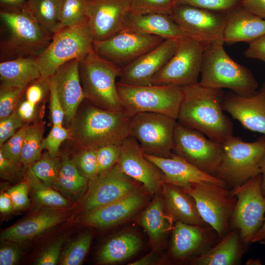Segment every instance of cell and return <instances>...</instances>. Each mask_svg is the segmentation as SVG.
<instances>
[{
	"label": "cell",
	"instance_id": "6da1fadb",
	"mask_svg": "<svg viewBox=\"0 0 265 265\" xmlns=\"http://www.w3.org/2000/svg\"><path fill=\"white\" fill-rule=\"evenodd\" d=\"M183 90L177 122L222 144L233 136V122L223 113L222 89L206 87L198 82Z\"/></svg>",
	"mask_w": 265,
	"mask_h": 265
},
{
	"label": "cell",
	"instance_id": "7a4b0ae2",
	"mask_svg": "<svg viewBox=\"0 0 265 265\" xmlns=\"http://www.w3.org/2000/svg\"><path fill=\"white\" fill-rule=\"evenodd\" d=\"M131 117L124 110H105L88 102L79 108L70 122L69 140L77 151L121 144L131 135Z\"/></svg>",
	"mask_w": 265,
	"mask_h": 265
},
{
	"label": "cell",
	"instance_id": "3957f363",
	"mask_svg": "<svg viewBox=\"0 0 265 265\" xmlns=\"http://www.w3.org/2000/svg\"><path fill=\"white\" fill-rule=\"evenodd\" d=\"M224 43L205 45L199 82L206 87L227 88L243 97L253 96L259 89L257 80L249 69L230 57Z\"/></svg>",
	"mask_w": 265,
	"mask_h": 265
},
{
	"label": "cell",
	"instance_id": "277c9868",
	"mask_svg": "<svg viewBox=\"0 0 265 265\" xmlns=\"http://www.w3.org/2000/svg\"><path fill=\"white\" fill-rule=\"evenodd\" d=\"M121 69L92 50L79 62L85 100L103 109L124 110L116 82Z\"/></svg>",
	"mask_w": 265,
	"mask_h": 265
},
{
	"label": "cell",
	"instance_id": "5b68a950",
	"mask_svg": "<svg viewBox=\"0 0 265 265\" xmlns=\"http://www.w3.org/2000/svg\"><path fill=\"white\" fill-rule=\"evenodd\" d=\"M94 40L87 21L62 28L36 57L41 81H46L65 63L83 59L93 49Z\"/></svg>",
	"mask_w": 265,
	"mask_h": 265
},
{
	"label": "cell",
	"instance_id": "8992f818",
	"mask_svg": "<svg viewBox=\"0 0 265 265\" xmlns=\"http://www.w3.org/2000/svg\"><path fill=\"white\" fill-rule=\"evenodd\" d=\"M223 145L221 160L215 176L232 189L261 174L260 161L265 148V135L251 142L233 136Z\"/></svg>",
	"mask_w": 265,
	"mask_h": 265
},
{
	"label": "cell",
	"instance_id": "52a82bcc",
	"mask_svg": "<svg viewBox=\"0 0 265 265\" xmlns=\"http://www.w3.org/2000/svg\"><path fill=\"white\" fill-rule=\"evenodd\" d=\"M123 109L131 117L140 113H160L177 120L183 87L171 85H130L117 82Z\"/></svg>",
	"mask_w": 265,
	"mask_h": 265
},
{
	"label": "cell",
	"instance_id": "ba28073f",
	"mask_svg": "<svg viewBox=\"0 0 265 265\" xmlns=\"http://www.w3.org/2000/svg\"><path fill=\"white\" fill-rule=\"evenodd\" d=\"M183 189L194 199L205 222L220 238L225 236L230 231V219L237 202L231 190L205 181L191 183Z\"/></svg>",
	"mask_w": 265,
	"mask_h": 265
},
{
	"label": "cell",
	"instance_id": "9c48e42d",
	"mask_svg": "<svg viewBox=\"0 0 265 265\" xmlns=\"http://www.w3.org/2000/svg\"><path fill=\"white\" fill-rule=\"evenodd\" d=\"M206 44L192 37L178 38L174 54L154 77L152 84L184 87L198 82Z\"/></svg>",
	"mask_w": 265,
	"mask_h": 265
},
{
	"label": "cell",
	"instance_id": "30bf717a",
	"mask_svg": "<svg viewBox=\"0 0 265 265\" xmlns=\"http://www.w3.org/2000/svg\"><path fill=\"white\" fill-rule=\"evenodd\" d=\"M262 176L259 174L231 189L237 202L230 226L239 232L245 244L251 243L253 236L265 219V195L262 192Z\"/></svg>",
	"mask_w": 265,
	"mask_h": 265
},
{
	"label": "cell",
	"instance_id": "8fae6325",
	"mask_svg": "<svg viewBox=\"0 0 265 265\" xmlns=\"http://www.w3.org/2000/svg\"><path fill=\"white\" fill-rule=\"evenodd\" d=\"M177 120L164 114L143 112L131 117V135L144 153L159 157H172Z\"/></svg>",
	"mask_w": 265,
	"mask_h": 265
},
{
	"label": "cell",
	"instance_id": "7c38bea8",
	"mask_svg": "<svg viewBox=\"0 0 265 265\" xmlns=\"http://www.w3.org/2000/svg\"><path fill=\"white\" fill-rule=\"evenodd\" d=\"M173 153L183 158L203 171L215 176L222 156L223 145L177 121Z\"/></svg>",
	"mask_w": 265,
	"mask_h": 265
},
{
	"label": "cell",
	"instance_id": "4fadbf2b",
	"mask_svg": "<svg viewBox=\"0 0 265 265\" xmlns=\"http://www.w3.org/2000/svg\"><path fill=\"white\" fill-rule=\"evenodd\" d=\"M0 18L7 28L9 36L5 47L8 51L19 54L38 55L49 44L48 34L24 8L1 9Z\"/></svg>",
	"mask_w": 265,
	"mask_h": 265
},
{
	"label": "cell",
	"instance_id": "5bb4252c",
	"mask_svg": "<svg viewBox=\"0 0 265 265\" xmlns=\"http://www.w3.org/2000/svg\"><path fill=\"white\" fill-rule=\"evenodd\" d=\"M164 40L125 27L108 38L94 41L93 49L102 57L123 68L158 46Z\"/></svg>",
	"mask_w": 265,
	"mask_h": 265
},
{
	"label": "cell",
	"instance_id": "9a60e30c",
	"mask_svg": "<svg viewBox=\"0 0 265 265\" xmlns=\"http://www.w3.org/2000/svg\"><path fill=\"white\" fill-rule=\"evenodd\" d=\"M227 15V12L184 4L176 5L169 14L193 37L205 44L223 42Z\"/></svg>",
	"mask_w": 265,
	"mask_h": 265
},
{
	"label": "cell",
	"instance_id": "2e32d148",
	"mask_svg": "<svg viewBox=\"0 0 265 265\" xmlns=\"http://www.w3.org/2000/svg\"><path fill=\"white\" fill-rule=\"evenodd\" d=\"M116 164L88 181L82 206L85 213L119 199L137 189V183Z\"/></svg>",
	"mask_w": 265,
	"mask_h": 265
},
{
	"label": "cell",
	"instance_id": "e0dca14e",
	"mask_svg": "<svg viewBox=\"0 0 265 265\" xmlns=\"http://www.w3.org/2000/svg\"><path fill=\"white\" fill-rule=\"evenodd\" d=\"M121 153L117 163L127 175L142 184L151 193L158 192L164 184L163 174L144 156L136 139L132 135L121 143Z\"/></svg>",
	"mask_w": 265,
	"mask_h": 265
},
{
	"label": "cell",
	"instance_id": "ac0fdd59",
	"mask_svg": "<svg viewBox=\"0 0 265 265\" xmlns=\"http://www.w3.org/2000/svg\"><path fill=\"white\" fill-rule=\"evenodd\" d=\"M131 0H89L87 23L94 41L105 40L125 27Z\"/></svg>",
	"mask_w": 265,
	"mask_h": 265
},
{
	"label": "cell",
	"instance_id": "d6986e66",
	"mask_svg": "<svg viewBox=\"0 0 265 265\" xmlns=\"http://www.w3.org/2000/svg\"><path fill=\"white\" fill-rule=\"evenodd\" d=\"M178 39L164 40L155 48L122 68L117 83L130 85L152 84L154 77L174 54Z\"/></svg>",
	"mask_w": 265,
	"mask_h": 265
},
{
	"label": "cell",
	"instance_id": "ffe728a7",
	"mask_svg": "<svg viewBox=\"0 0 265 265\" xmlns=\"http://www.w3.org/2000/svg\"><path fill=\"white\" fill-rule=\"evenodd\" d=\"M222 106L244 128L265 135V81L252 96L225 94Z\"/></svg>",
	"mask_w": 265,
	"mask_h": 265
},
{
	"label": "cell",
	"instance_id": "44dd1931",
	"mask_svg": "<svg viewBox=\"0 0 265 265\" xmlns=\"http://www.w3.org/2000/svg\"><path fill=\"white\" fill-rule=\"evenodd\" d=\"M144 155L161 171L164 183L185 188L191 183L205 181L227 187L220 179L203 171L177 155L174 154L169 158L145 153Z\"/></svg>",
	"mask_w": 265,
	"mask_h": 265
},
{
	"label": "cell",
	"instance_id": "7402d4cb",
	"mask_svg": "<svg viewBox=\"0 0 265 265\" xmlns=\"http://www.w3.org/2000/svg\"><path fill=\"white\" fill-rule=\"evenodd\" d=\"M79 62L74 59L65 63L49 79L54 84L64 111V121L69 123L85 100L80 76Z\"/></svg>",
	"mask_w": 265,
	"mask_h": 265
},
{
	"label": "cell",
	"instance_id": "603a6c76",
	"mask_svg": "<svg viewBox=\"0 0 265 265\" xmlns=\"http://www.w3.org/2000/svg\"><path fill=\"white\" fill-rule=\"evenodd\" d=\"M145 202L143 193L136 189L114 202L85 213L84 222L96 228H106L122 222L136 212Z\"/></svg>",
	"mask_w": 265,
	"mask_h": 265
},
{
	"label": "cell",
	"instance_id": "cb8c5ba5",
	"mask_svg": "<svg viewBox=\"0 0 265 265\" xmlns=\"http://www.w3.org/2000/svg\"><path fill=\"white\" fill-rule=\"evenodd\" d=\"M265 34V19L240 4L227 12L223 33L224 43H248Z\"/></svg>",
	"mask_w": 265,
	"mask_h": 265
},
{
	"label": "cell",
	"instance_id": "d4e9b609",
	"mask_svg": "<svg viewBox=\"0 0 265 265\" xmlns=\"http://www.w3.org/2000/svg\"><path fill=\"white\" fill-rule=\"evenodd\" d=\"M212 230L208 226L175 222L170 246L172 256L177 260H183L196 252L206 251L205 249L212 241Z\"/></svg>",
	"mask_w": 265,
	"mask_h": 265
},
{
	"label": "cell",
	"instance_id": "484cf974",
	"mask_svg": "<svg viewBox=\"0 0 265 265\" xmlns=\"http://www.w3.org/2000/svg\"><path fill=\"white\" fill-rule=\"evenodd\" d=\"M125 27L157 36L164 40L192 37L176 23L169 15L166 14L138 15L130 12L127 16Z\"/></svg>",
	"mask_w": 265,
	"mask_h": 265
},
{
	"label": "cell",
	"instance_id": "4316f807",
	"mask_svg": "<svg viewBox=\"0 0 265 265\" xmlns=\"http://www.w3.org/2000/svg\"><path fill=\"white\" fill-rule=\"evenodd\" d=\"M161 191L166 210L174 222L209 226L202 218L193 198L184 189L164 183Z\"/></svg>",
	"mask_w": 265,
	"mask_h": 265
},
{
	"label": "cell",
	"instance_id": "83f0119b",
	"mask_svg": "<svg viewBox=\"0 0 265 265\" xmlns=\"http://www.w3.org/2000/svg\"><path fill=\"white\" fill-rule=\"evenodd\" d=\"M244 244L239 232L237 229H232L217 244L195 257L191 264L195 265H238L244 252Z\"/></svg>",
	"mask_w": 265,
	"mask_h": 265
},
{
	"label": "cell",
	"instance_id": "f1b7e54d",
	"mask_svg": "<svg viewBox=\"0 0 265 265\" xmlns=\"http://www.w3.org/2000/svg\"><path fill=\"white\" fill-rule=\"evenodd\" d=\"M64 215L54 210H45L2 231L1 239L14 242L30 239L61 222Z\"/></svg>",
	"mask_w": 265,
	"mask_h": 265
},
{
	"label": "cell",
	"instance_id": "f546056e",
	"mask_svg": "<svg viewBox=\"0 0 265 265\" xmlns=\"http://www.w3.org/2000/svg\"><path fill=\"white\" fill-rule=\"evenodd\" d=\"M40 78L36 57L21 56L0 63V85L27 87Z\"/></svg>",
	"mask_w": 265,
	"mask_h": 265
},
{
	"label": "cell",
	"instance_id": "4dcf8cb0",
	"mask_svg": "<svg viewBox=\"0 0 265 265\" xmlns=\"http://www.w3.org/2000/svg\"><path fill=\"white\" fill-rule=\"evenodd\" d=\"M174 222L164 201L159 197L154 200L139 219V224L147 233L151 241L155 243L173 229Z\"/></svg>",
	"mask_w": 265,
	"mask_h": 265
},
{
	"label": "cell",
	"instance_id": "1f68e13d",
	"mask_svg": "<svg viewBox=\"0 0 265 265\" xmlns=\"http://www.w3.org/2000/svg\"><path fill=\"white\" fill-rule=\"evenodd\" d=\"M140 238L132 233H125L109 240L100 250L97 260L101 264H112L126 260L140 249Z\"/></svg>",
	"mask_w": 265,
	"mask_h": 265
},
{
	"label": "cell",
	"instance_id": "d6a6232c",
	"mask_svg": "<svg viewBox=\"0 0 265 265\" xmlns=\"http://www.w3.org/2000/svg\"><path fill=\"white\" fill-rule=\"evenodd\" d=\"M88 181L80 172L71 159L63 155L54 187L69 197L77 199L87 190Z\"/></svg>",
	"mask_w": 265,
	"mask_h": 265
},
{
	"label": "cell",
	"instance_id": "836d02e7",
	"mask_svg": "<svg viewBox=\"0 0 265 265\" xmlns=\"http://www.w3.org/2000/svg\"><path fill=\"white\" fill-rule=\"evenodd\" d=\"M61 0H27L23 8L47 32L59 29Z\"/></svg>",
	"mask_w": 265,
	"mask_h": 265
},
{
	"label": "cell",
	"instance_id": "e575fe53",
	"mask_svg": "<svg viewBox=\"0 0 265 265\" xmlns=\"http://www.w3.org/2000/svg\"><path fill=\"white\" fill-rule=\"evenodd\" d=\"M44 126V123L40 121L29 125L27 127L19 160L22 165L32 163L41 158Z\"/></svg>",
	"mask_w": 265,
	"mask_h": 265
},
{
	"label": "cell",
	"instance_id": "d590c367",
	"mask_svg": "<svg viewBox=\"0 0 265 265\" xmlns=\"http://www.w3.org/2000/svg\"><path fill=\"white\" fill-rule=\"evenodd\" d=\"M26 178L38 204L46 207L55 208L65 207L69 205V202L67 199L52 189V187L41 182L34 175L30 168L26 171Z\"/></svg>",
	"mask_w": 265,
	"mask_h": 265
},
{
	"label": "cell",
	"instance_id": "8d00e7d4",
	"mask_svg": "<svg viewBox=\"0 0 265 265\" xmlns=\"http://www.w3.org/2000/svg\"><path fill=\"white\" fill-rule=\"evenodd\" d=\"M89 1V0H61L58 30L87 21Z\"/></svg>",
	"mask_w": 265,
	"mask_h": 265
},
{
	"label": "cell",
	"instance_id": "74e56055",
	"mask_svg": "<svg viewBox=\"0 0 265 265\" xmlns=\"http://www.w3.org/2000/svg\"><path fill=\"white\" fill-rule=\"evenodd\" d=\"M61 166L58 157H53L47 152L33 162L30 167L34 175L44 184L54 187Z\"/></svg>",
	"mask_w": 265,
	"mask_h": 265
},
{
	"label": "cell",
	"instance_id": "f35d334b",
	"mask_svg": "<svg viewBox=\"0 0 265 265\" xmlns=\"http://www.w3.org/2000/svg\"><path fill=\"white\" fill-rule=\"evenodd\" d=\"M91 235L84 233L67 247L60 259L62 265H80L85 257L90 245Z\"/></svg>",
	"mask_w": 265,
	"mask_h": 265
},
{
	"label": "cell",
	"instance_id": "ab89813d",
	"mask_svg": "<svg viewBox=\"0 0 265 265\" xmlns=\"http://www.w3.org/2000/svg\"><path fill=\"white\" fill-rule=\"evenodd\" d=\"M71 160L80 172L88 181L97 176L96 148H89L77 150Z\"/></svg>",
	"mask_w": 265,
	"mask_h": 265
},
{
	"label": "cell",
	"instance_id": "60d3db41",
	"mask_svg": "<svg viewBox=\"0 0 265 265\" xmlns=\"http://www.w3.org/2000/svg\"><path fill=\"white\" fill-rule=\"evenodd\" d=\"M176 0H131L130 13L134 14L162 13L169 15Z\"/></svg>",
	"mask_w": 265,
	"mask_h": 265
},
{
	"label": "cell",
	"instance_id": "b9f144b4",
	"mask_svg": "<svg viewBox=\"0 0 265 265\" xmlns=\"http://www.w3.org/2000/svg\"><path fill=\"white\" fill-rule=\"evenodd\" d=\"M26 87L0 85V120L10 115L16 110Z\"/></svg>",
	"mask_w": 265,
	"mask_h": 265
},
{
	"label": "cell",
	"instance_id": "7bdbcfd3",
	"mask_svg": "<svg viewBox=\"0 0 265 265\" xmlns=\"http://www.w3.org/2000/svg\"><path fill=\"white\" fill-rule=\"evenodd\" d=\"M121 153V144H110L97 149V175L117 164Z\"/></svg>",
	"mask_w": 265,
	"mask_h": 265
},
{
	"label": "cell",
	"instance_id": "ee69618b",
	"mask_svg": "<svg viewBox=\"0 0 265 265\" xmlns=\"http://www.w3.org/2000/svg\"><path fill=\"white\" fill-rule=\"evenodd\" d=\"M70 138L69 128L66 129L63 126L53 125L48 134L42 140V149H46L53 157H58L61 144L65 140H69Z\"/></svg>",
	"mask_w": 265,
	"mask_h": 265
},
{
	"label": "cell",
	"instance_id": "f6af8a7d",
	"mask_svg": "<svg viewBox=\"0 0 265 265\" xmlns=\"http://www.w3.org/2000/svg\"><path fill=\"white\" fill-rule=\"evenodd\" d=\"M29 124H26L0 146V152L9 160L19 163L26 131Z\"/></svg>",
	"mask_w": 265,
	"mask_h": 265
},
{
	"label": "cell",
	"instance_id": "bcb514c9",
	"mask_svg": "<svg viewBox=\"0 0 265 265\" xmlns=\"http://www.w3.org/2000/svg\"><path fill=\"white\" fill-rule=\"evenodd\" d=\"M241 0H176L184 4L210 10L228 12L240 4Z\"/></svg>",
	"mask_w": 265,
	"mask_h": 265
},
{
	"label": "cell",
	"instance_id": "7dc6e473",
	"mask_svg": "<svg viewBox=\"0 0 265 265\" xmlns=\"http://www.w3.org/2000/svg\"><path fill=\"white\" fill-rule=\"evenodd\" d=\"M25 124L18 116L16 110L6 118L0 120V146Z\"/></svg>",
	"mask_w": 265,
	"mask_h": 265
},
{
	"label": "cell",
	"instance_id": "c3c4849f",
	"mask_svg": "<svg viewBox=\"0 0 265 265\" xmlns=\"http://www.w3.org/2000/svg\"><path fill=\"white\" fill-rule=\"evenodd\" d=\"M50 91V109L53 125L62 126L65 114L53 82L48 80Z\"/></svg>",
	"mask_w": 265,
	"mask_h": 265
},
{
	"label": "cell",
	"instance_id": "681fc988",
	"mask_svg": "<svg viewBox=\"0 0 265 265\" xmlns=\"http://www.w3.org/2000/svg\"><path fill=\"white\" fill-rule=\"evenodd\" d=\"M29 187L30 185L26 180L8 190L7 192L12 200L14 210H21L29 205L28 193Z\"/></svg>",
	"mask_w": 265,
	"mask_h": 265
},
{
	"label": "cell",
	"instance_id": "f907efd6",
	"mask_svg": "<svg viewBox=\"0 0 265 265\" xmlns=\"http://www.w3.org/2000/svg\"><path fill=\"white\" fill-rule=\"evenodd\" d=\"M64 238H60L53 241L38 257L35 264L37 265H54L60 260V252Z\"/></svg>",
	"mask_w": 265,
	"mask_h": 265
},
{
	"label": "cell",
	"instance_id": "816d5d0a",
	"mask_svg": "<svg viewBox=\"0 0 265 265\" xmlns=\"http://www.w3.org/2000/svg\"><path fill=\"white\" fill-rule=\"evenodd\" d=\"M249 46L244 52L249 58L260 60L265 63V34L248 43Z\"/></svg>",
	"mask_w": 265,
	"mask_h": 265
},
{
	"label": "cell",
	"instance_id": "f5cc1de1",
	"mask_svg": "<svg viewBox=\"0 0 265 265\" xmlns=\"http://www.w3.org/2000/svg\"><path fill=\"white\" fill-rule=\"evenodd\" d=\"M20 163H15L6 158L0 152V173L1 177L5 179L13 177L19 173L21 168Z\"/></svg>",
	"mask_w": 265,
	"mask_h": 265
},
{
	"label": "cell",
	"instance_id": "db71d44e",
	"mask_svg": "<svg viewBox=\"0 0 265 265\" xmlns=\"http://www.w3.org/2000/svg\"><path fill=\"white\" fill-rule=\"evenodd\" d=\"M20 257L18 248L12 245L1 247L0 249V265H13L16 264Z\"/></svg>",
	"mask_w": 265,
	"mask_h": 265
},
{
	"label": "cell",
	"instance_id": "11a10c76",
	"mask_svg": "<svg viewBox=\"0 0 265 265\" xmlns=\"http://www.w3.org/2000/svg\"><path fill=\"white\" fill-rule=\"evenodd\" d=\"M36 105L27 100L24 101L15 110L18 116L26 124H29L35 116Z\"/></svg>",
	"mask_w": 265,
	"mask_h": 265
},
{
	"label": "cell",
	"instance_id": "9f6ffc18",
	"mask_svg": "<svg viewBox=\"0 0 265 265\" xmlns=\"http://www.w3.org/2000/svg\"><path fill=\"white\" fill-rule=\"evenodd\" d=\"M43 81L37 80V83H34L26 88V100L37 105L42 99L44 90L42 86Z\"/></svg>",
	"mask_w": 265,
	"mask_h": 265
},
{
	"label": "cell",
	"instance_id": "6f0895ef",
	"mask_svg": "<svg viewBox=\"0 0 265 265\" xmlns=\"http://www.w3.org/2000/svg\"><path fill=\"white\" fill-rule=\"evenodd\" d=\"M240 5L254 14L265 19V0H241Z\"/></svg>",
	"mask_w": 265,
	"mask_h": 265
},
{
	"label": "cell",
	"instance_id": "680465c9",
	"mask_svg": "<svg viewBox=\"0 0 265 265\" xmlns=\"http://www.w3.org/2000/svg\"><path fill=\"white\" fill-rule=\"evenodd\" d=\"M13 210L12 200L8 192H3L0 195V211L1 213H8Z\"/></svg>",
	"mask_w": 265,
	"mask_h": 265
},
{
	"label": "cell",
	"instance_id": "91938a15",
	"mask_svg": "<svg viewBox=\"0 0 265 265\" xmlns=\"http://www.w3.org/2000/svg\"><path fill=\"white\" fill-rule=\"evenodd\" d=\"M27 0H0L1 6L5 10H15L23 8Z\"/></svg>",
	"mask_w": 265,
	"mask_h": 265
},
{
	"label": "cell",
	"instance_id": "94428289",
	"mask_svg": "<svg viewBox=\"0 0 265 265\" xmlns=\"http://www.w3.org/2000/svg\"><path fill=\"white\" fill-rule=\"evenodd\" d=\"M156 261V258L152 254H149L136 261L132 262L130 265H146L153 264Z\"/></svg>",
	"mask_w": 265,
	"mask_h": 265
},
{
	"label": "cell",
	"instance_id": "6125c7cd",
	"mask_svg": "<svg viewBox=\"0 0 265 265\" xmlns=\"http://www.w3.org/2000/svg\"><path fill=\"white\" fill-rule=\"evenodd\" d=\"M265 241V219L260 229L253 236L251 243Z\"/></svg>",
	"mask_w": 265,
	"mask_h": 265
},
{
	"label": "cell",
	"instance_id": "be15d7a7",
	"mask_svg": "<svg viewBox=\"0 0 265 265\" xmlns=\"http://www.w3.org/2000/svg\"><path fill=\"white\" fill-rule=\"evenodd\" d=\"M260 167L262 176V190L263 194L265 195V148L260 161Z\"/></svg>",
	"mask_w": 265,
	"mask_h": 265
},
{
	"label": "cell",
	"instance_id": "e7e4bbea",
	"mask_svg": "<svg viewBox=\"0 0 265 265\" xmlns=\"http://www.w3.org/2000/svg\"><path fill=\"white\" fill-rule=\"evenodd\" d=\"M247 265H261V262L259 259H250L247 262Z\"/></svg>",
	"mask_w": 265,
	"mask_h": 265
},
{
	"label": "cell",
	"instance_id": "03108f58",
	"mask_svg": "<svg viewBox=\"0 0 265 265\" xmlns=\"http://www.w3.org/2000/svg\"><path fill=\"white\" fill-rule=\"evenodd\" d=\"M260 243H261L262 244H263V245H265V241H261V242H260Z\"/></svg>",
	"mask_w": 265,
	"mask_h": 265
}]
</instances>
